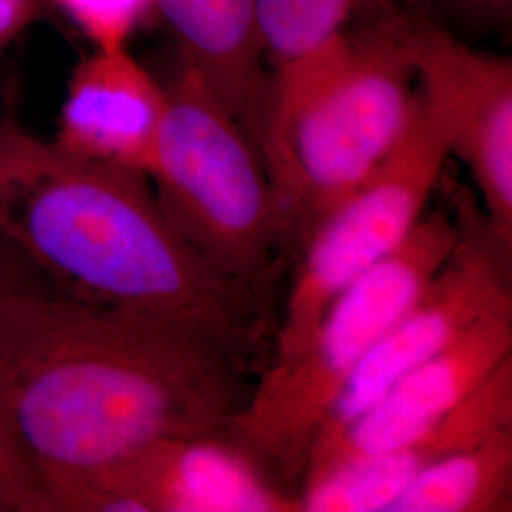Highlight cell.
<instances>
[{"label": "cell", "mask_w": 512, "mask_h": 512, "mask_svg": "<svg viewBox=\"0 0 512 512\" xmlns=\"http://www.w3.org/2000/svg\"><path fill=\"white\" fill-rule=\"evenodd\" d=\"M253 382L215 340L164 317L55 293L0 298V421L44 494L158 440L226 433Z\"/></svg>", "instance_id": "cell-1"}, {"label": "cell", "mask_w": 512, "mask_h": 512, "mask_svg": "<svg viewBox=\"0 0 512 512\" xmlns=\"http://www.w3.org/2000/svg\"><path fill=\"white\" fill-rule=\"evenodd\" d=\"M0 234L55 294L164 317L230 351L260 329L255 291L171 226L147 175L40 137L21 118L16 82L0 101Z\"/></svg>", "instance_id": "cell-2"}, {"label": "cell", "mask_w": 512, "mask_h": 512, "mask_svg": "<svg viewBox=\"0 0 512 512\" xmlns=\"http://www.w3.org/2000/svg\"><path fill=\"white\" fill-rule=\"evenodd\" d=\"M421 21L384 0L370 18L270 69L256 145L294 258L403 137L418 101Z\"/></svg>", "instance_id": "cell-3"}, {"label": "cell", "mask_w": 512, "mask_h": 512, "mask_svg": "<svg viewBox=\"0 0 512 512\" xmlns=\"http://www.w3.org/2000/svg\"><path fill=\"white\" fill-rule=\"evenodd\" d=\"M160 78L165 118L148 177L156 200L198 253L274 306L294 249L262 154L183 55Z\"/></svg>", "instance_id": "cell-4"}, {"label": "cell", "mask_w": 512, "mask_h": 512, "mask_svg": "<svg viewBox=\"0 0 512 512\" xmlns=\"http://www.w3.org/2000/svg\"><path fill=\"white\" fill-rule=\"evenodd\" d=\"M458 239L452 202L423 213L408 238L338 294L300 348L272 359L226 433L279 476L302 478L330 406L368 353L442 268Z\"/></svg>", "instance_id": "cell-5"}, {"label": "cell", "mask_w": 512, "mask_h": 512, "mask_svg": "<svg viewBox=\"0 0 512 512\" xmlns=\"http://www.w3.org/2000/svg\"><path fill=\"white\" fill-rule=\"evenodd\" d=\"M448 158L444 135L418 90L399 143L296 255L272 359L300 348L330 302L408 238L439 186Z\"/></svg>", "instance_id": "cell-6"}, {"label": "cell", "mask_w": 512, "mask_h": 512, "mask_svg": "<svg viewBox=\"0 0 512 512\" xmlns=\"http://www.w3.org/2000/svg\"><path fill=\"white\" fill-rule=\"evenodd\" d=\"M450 202L458 220L452 253L351 374L321 421L310 452L342 433L404 374L458 342L482 317L512 310V249L497 239L471 190L456 188Z\"/></svg>", "instance_id": "cell-7"}, {"label": "cell", "mask_w": 512, "mask_h": 512, "mask_svg": "<svg viewBox=\"0 0 512 512\" xmlns=\"http://www.w3.org/2000/svg\"><path fill=\"white\" fill-rule=\"evenodd\" d=\"M52 512H300L298 495L228 433L150 444L46 486Z\"/></svg>", "instance_id": "cell-8"}, {"label": "cell", "mask_w": 512, "mask_h": 512, "mask_svg": "<svg viewBox=\"0 0 512 512\" xmlns=\"http://www.w3.org/2000/svg\"><path fill=\"white\" fill-rule=\"evenodd\" d=\"M418 90L448 154L469 169L497 239L512 249V63L421 21Z\"/></svg>", "instance_id": "cell-9"}, {"label": "cell", "mask_w": 512, "mask_h": 512, "mask_svg": "<svg viewBox=\"0 0 512 512\" xmlns=\"http://www.w3.org/2000/svg\"><path fill=\"white\" fill-rule=\"evenodd\" d=\"M512 357V310L482 317L458 342L416 366L349 423L315 446L304 478L374 458L416 439L444 420Z\"/></svg>", "instance_id": "cell-10"}, {"label": "cell", "mask_w": 512, "mask_h": 512, "mask_svg": "<svg viewBox=\"0 0 512 512\" xmlns=\"http://www.w3.org/2000/svg\"><path fill=\"white\" fill-rule=\"evenodd\" d=\"M164 118L158 74L128 48H93L71 74L54 141L82 160L150 177Z\"/></svg>", "instance_id": "cell-11"}, {"label": "cell", "mask_w": 512, "mask_h": 512, "mask_svg": "<svg viewBox=\"0 0 512 512\" xmlns=\"http://www.w3.org/2000/svg\"><path fill=\"white\" fill-rule=\"evenodd\" d=\"M512 427V357L435 427L374 458L302 480L300 512H387L427 469Z\"/></svg>", "instance_id": "cell-12"}, {"label": "cell", "mask_w": 512, "mask_h": 512, "mask_svg": "<svg viewBox=\"0 0 512 512\" xmlns=\"http://www.w3.org/2000/svg\"><path fill=\"white\" fill-rule=\"evenodd\" d=\"M156 16L256 143L268 90L256 0H158Z\"/></svg>", "instance_id": "cell-13"}, {"label": "cell", "mask_w": 512, "mask_h": 512, "mask_svg": "<svg viewBox=\"0 0 512 512\" xmlns=\"http://www.w3.org/2000/svg\"><path fill=\"white\" fill-rule=\"evenodd\" d=\"M512 509V427L421 473L387 512H509Z\"/></svg>", "instance_id": "cell-14"}, {"label": "cell", "mask_w": 512, "mask_h": 512, "mask_svg": "<svg viewBox=\"0 0 512 512\" xmlns=\"http://www.w3.org/2000/svg\"><path fill=\"white\" fill-rule=\"evenodd\" d=\"M384 0H256L258 35L270 69L308 54Z\"/></svg>", "instance_id": "cell-15"}, {"label": "cell", "mask_w": 512, "mask_h": 512, "mask_svg": "<svg viewBox=\"0 0 512 512\" xmlns=\"http://www.w3.org/2000/svg\"><path fill=\"white\" fill-rule=\"evenodd\" d=\"M55 8L92 42L93 48H128L131 37L150 16L158 0H52Z\"/></svg>", "instance_id": "cell-16"}, {"label": "cell", "mask_w": 512, "mask_h": 512, "mask_svg": "<svg viewBox=\"0 0 512 512\" xmlns=\"http://www.w3.org/2000/svg\"><path fill=\"white\" fill-rule=\"evenodd\" d=\"M0 512H50L29 459L0 421Z\"/></svg>", "instance_id": "cell-17"}, {"label": "cell", "mask_w": 512, "mask_h": 512, "mask_svg": "<svg viewBox=\"0 0 512 512\" xmlns=\"http://www.w3.org/2000/svg\"><path fill=\"white\" fill-rule=\"evenodd\" d=\"M54 293L46 275L0 234V298Z\"/></svg>", "instance_id": "cell-18"}, {"label": "cell", "mask_w": 512, "mask_h": 512, "mask_svg": "<svg viewBox=\"0 0 512 512\" xmlns=\"http://www.w3.org/2000/svg\"><path fill=\"white\" fill-rule=\"evenodd\" d=\"M40 0H0V48L10 44L35 21Z\"/></svg>", "instance_id": "cell-19"}, {"label": "cell", "mask_w": 512, "mask_h": 512, "mask_svg": "<svg viewBox=\"0 0 512 512\" xmlns=\"http://www.w3.org/2000/svg\"><path fill=\"white\" fill-rule=\"evenodd\" d=\"M461 16L482 25H499L511 16L512 0H444Z\"/></svg>", "instance_id": "cell-20"}]
</instances>
